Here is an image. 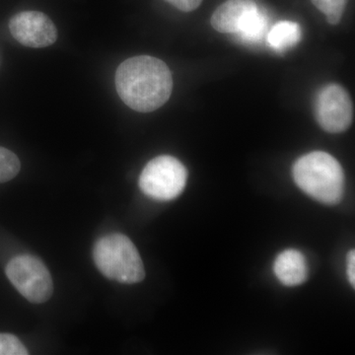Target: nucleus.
<instances>
[{
    "instance_id": "1",
    "label": "nucleus",
    "mask_w": 355,
    "mask_h": 355,
    "mask_svg": "<svg viewBox=\"0 0 355 355\" xmlns=\"http://www.w3.org/2000/svg\"><path fill=\"white\" fill-rule=\"evenodd\" d=\"M121 101L133 111L150 113L162 107L172 94L173 77L162 60L139 55L125 60L114 76Z\"/></svg>"
},
{
    "instance_id": "2",
    "label": "nucleus",
    "mask_w": 355,
    "mask_h": 355,
    "mask_svg": "<svg viewBox=\"0 0 355 355\" xmlns=\"http://www.w3.org/2000/svg\"><path fill=\"white\" fill-rule=\"evenodd\" d=\"M298 188L324 205H335L345 193V173L331 154L313 151L301 156L292 169Z\"/></svg>"
},
{
    "instance_id": "3",
    "label": "nucleus",
    "mask_w": 355,
    "mask_h": 355,
    "mask_svg": "<svg viewBox=\"0 0 355 355\" xmlns=\"http://www.w3.org/2000/svg\"><path fill=\"white\" fill-rule=\"evenodd\" d=\"M93 259L104 277L121 284H139L146 277L144 261L132 240L114 233L100 238L93 249Z\"/></svg>"
},
{
    "instance_id": "4",
    "label": "nucleus",
    "mask_w": 355,
    "mask_h": 355,
    "mask_svg": "<svg viewBox=\"0 0 355 355\" xmlns=\"http://www.w3.org/2000/svg\"><path fill=\"white\" fill-rule=\"evenodd\" d=\"M188 171L179 159L161 155L147 163L139 177V188L147 197L169 202L183 193Z\"/></svg>"
},
{
    "instance_id": "5",
    "label": "nucleus",
    "mask_w": 355,
    "mask_h": 355,
    "mask_svg": "<svg viewBox=\"0 0 355 355\" xmlns=\"http://www.w3.org/2000/svg\"><path fill=\"white\" fill-rule=\"evenodd\" d=\"M6 275L13 286L28 301L36 304L46 302L53 295L50 272L41 260L31 254H20L9 261Z\"/></svg>"
},
{
    "instance_id": "6",
    "label": "nucleus",
    "mask_w": 355,
    "mask_h": 355,
    "mask_svg": "<svg viewBox=\"0 0 355 355\" xmlns=\"http://www.w3.org/2000/svg\"><path fill=\"white\" fill-rule=\"evenodd\" d=\"M354 105L349 92L338 84L331 83L319 91L315 101V116L324 132L342 133L354 121Z\"/></svg>"
},
{
    "instance_id": "7",
    "label": "nucleus",
    "mask_w": 355,
    "mask_h": 355,
    "mask_svg": "<svg viewBox=\"0 0 355 355\" xmlns=\"http://www.w3.org/2000/svg\"><path fill=\"white\" fill-rule=\"evenodd\" d=\"M13 38L28 48L42 49L55 44L58 31L53 21L39 11H23L9 22Z\"/></svg>"
},
{
    "instance_id": "8",
    "label": "nucleus",
    "mask_w": 355,
    "mask_h": 355,
    "mask_svg": "<svg viewBox=\"0 0 355 355\" xmlns=\"http://www.w3.org/2000/svg\"><path fill=\"white\" fill-rule=\"evenodd\" d=\"M259 8L254 0H226L212 14V27L222 34L236 35Z\"/></svg>"
},
{
    "instance_id": "9",
    "label": "nucleus",
    "mask_w": 355,
    "mask_h": 355,
    "mask_svg": "<svg viewBox=\"0 0 355 355\" xmlns=\"http://www.w3.org/2000/svg\"><path fill=\"white\" fill-rule=\"evenodd\" d=\"M273 272L284 286H297L304 284L308 277V265L304 254L297 250H284L275 259Z\"/></svg>"
},
{
    "instance_id": "10",
    "label": "nucleus",
    "mask_w": 355,
    "mask_h": 355,
    "mask_svg": "<svg viewBox=\"0 0 355 355\" xmlns=\"http://www.w3.org/2000/svg\"><path fill=\"white\" fill-rule=\"evenodd\" d=\"M302 38L300 25L292 21H280L268 30L266 42L277 53L293 48Z\"/></svg>"
},
{
    "instance_id": "11",
    "label": "nucleus",
    "mask_w": 355,
    "mask_h": 355,
    "mask_svg": "<svg viewBox=\"0 0 355 355\" xmlns=\"http://www.w3.org/2000/svg\"><path fill=\"white\" fill-rule=\"evenodd\" d=\"M268 33V17L265 11L259 7L251 14L246 23L237 34L235 35L239 41L248 44L263 43Z\"/></svg>"
},
{
    "instance_id": "12",
    "label": "nucleus",
    "mask_w": 355,
    "mask_h": 355,
    "mask_svg": "<svg viewBox=\"0 0 355 355\" xmlns=\"http://www.w3.org/2000/svg\"><path fill=\"white\" fill-rule=\"evenodd\" d=\"M19 158L15 153L0 146V184L10 181L20 171Z\"/></svg>"
},
{
    "instance_id": "13",
    "label": "nucleus",
    "mask_w": 355,
    "mask_h": 355,
    "mask_svg": "<svg viewBox=\"0 0 355 355\" xmlns=\"http://www.w3.org/2000/svg\"><path fill=\"white\" fill-rule=\"evenodd\" d=\"M313 4L326 15L331 25H338L342 20L347 0H312Z\"/></svg>"
},
{
    "instance_id": "14",
    "label": "nucleus",
    "mask_w": 355,
    "mask_h": 355,
    "mask_svg": "<svg viewBox=\"0 0 355 355\" xmlns=\"http://www.w3.org/2000/svg\"><path fill=\"white\" fill-rule=\"evenodd\" d=\"M29 354L25 345L14 335L0 334V355Z\"/></svg>"
},
{
    "instance_id": "15",
    "label": "nucleus",
    "mask_w": 355,
    "mask_h": 355,
    "mask_svg": "<svg viewBox=\"0 0 355 355\" xmlns=\"http://www.w3.org/2000/svg\"><path fill=\"white\" fill-rule=\"evenodd\" d=\"M173 6L176 7L179 10L184 12H191L196 10L202 3V0H166Z\"/></svg>"
},
{
    "instance_id": "16",
    "label": "nucleus",
    "mask_w": 355,
    "mask_h": 355,
    "mask_svg": "<svg viewBox=\"0 0 355 355\" xmlns=\"http://www.w3.org/2000/svg\"><path fill=\"white\" fill-rule=\"evenodd\" d=\"M347 277H349V284H352V287L355 286V252L354 250L350 251L347 254Z\"/></svg>"
}]
</instances>
